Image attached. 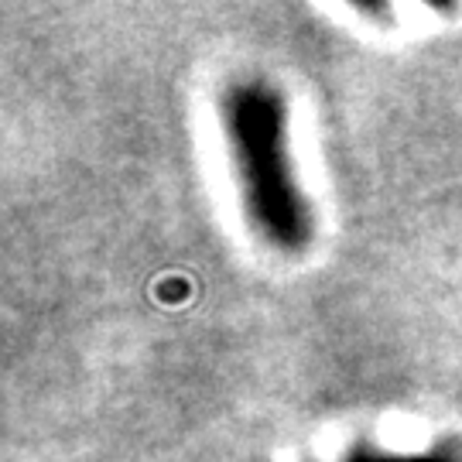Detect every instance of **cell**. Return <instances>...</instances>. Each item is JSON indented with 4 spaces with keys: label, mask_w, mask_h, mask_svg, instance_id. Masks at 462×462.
Masks as SVG:
<instances>
[{
    "label": "cell",
    "mask_w": 462,
    "mask_h": 462,
    "mask_svg": "<svg viewBox=\"0 0 462 462\" xmlns=\"http://www.w3.org/2000/svg\"><path fill=\"white\" fill-rule=\"evenodd\" d=\"M226 134L254 226L281 250H301L312 236V213L288 158L284 103L264 83H240L226 93Z\"/></svg>",
    "instance_id": "obj_1"
}]
</instances>
